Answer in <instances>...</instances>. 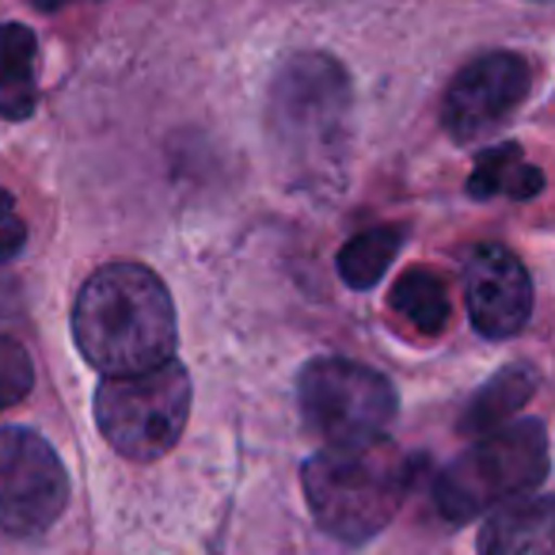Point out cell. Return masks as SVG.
Listing matches in <instances>:
<instances>
[{
    "instance_id": "cell-1",
    "label": "cell",
    "mask_w": 555,
    "mask_h": 555,
    "mask_svg": "<svg viewBox=\"0 0 555 555\" xmlns=\"http://www.w3.org/2000/svg\"><path fill=\"white\" fill-rule=\"evenodd\" d=\"M267 133L294 191L332 194L347 183L354 95L350 77L327 54H294L270 80Z\"/></svg>"
},
{
    "instance_id": "cell-2",
    "label": "cell",
    "mask_w": 555,
    "mask_h": 555,
    "mask_svg": "<svg viewBox=\"0 0 555 555\" xmlns=\"http://www.w3.org/2000/svg\"><path fill=\"white\" fill-rule=\"evenodd\" d=\"M80 354L107 377L145 373L176 358L168 286L141 262H107L85 282L73 309Z\"/></svg>"
},
{
    "instance_id": "cell-3",
    "label": "cell",
    "mask_w": 555,
    "mask_h": 555,
    "mask_svg": "<svg viewBox=\"0 0 555 555\" xmlns=\"http://www.w3.org/2000/svg\"><path fill=\"white\" fill-rule=\"evenodd\" d=\"M305 499L317 521L343 540H370L403 506L411 464L388 438L327 446L305 464Z\"/></svg>"
},
{
    "instance_id": "cell-4",
    "label": "cell",
    "mask_w": 555,
    "mask_h": 555,
    "mask_svg": "<svg viewBox=\"0 0 555 555\" xmlns=\"http://www.w3.org/2000/svg\"><path fill=\"white\" fill-rule=\"evenodd\" d=\"M547 426L540 418L499 426L441 472L434 506L446 521H468L499 502L537 491L547 479Z\"/></svg>"
},
{
    "instance_id": "cell-5",
    "label": "cell",
    "mask_w": 555,
    "mask_h": 555,
    "mask_svg": "<svg viewBox=\"0 0 555 555\" xmlns=\"http://www.w3.org/2000/svg\"><path fill=\"white\" fill-rule=\"evenodd\" d=\"M191 373L171 358L145 373L107 377L95 388V423L126 461H160L183 438L191 418Z\"/></svg>"
},
{
    "instance_id": "cell-6",
    "label": "cell",
    "mask_w": 555,
    "mask_h": 555,
    "mask_svg": "<svg viewBox=\"0 0 555 555\" xmlns=\"http://www.w3.org/2000/svg\"><path fill=\"white\" fill-rule=\"evenodd\" d=\"M301 415L327 446L385 438L396 418V388L385 373L350 358H317L297 380Z\"/></svg>"
},
{
    "instance_id": "cell-7",
    "label": "cell",
    "mask_w": 555,
    "mask_h": 555,
    "mask_svg": "<svg viewBox=\"0 0 555 555\" xmlns=\"http://www.w3.org/2000/svg\"><path fill=\"white\" fill-rule=\"evenodd\" d=\"M69 476L47 438L27 426L0 430V529L35 537L65 514Z\"/></svg>"
},
{
    "instance_id": "cell-8",
    "label": "cell",
    "mask_w": 555,
    "mask_h": 555,
    "mask_svg": "<svg viewBox=\"0 0 555 555\" xmlns=\"http://www.w3.org/2000/svg\"><path fill=\"white\" fill-rule=\"evenodd\" d=\"M532 85V69L517 54H483L468 62L453 77L441 103V122L456 141H476L499 130L509 115L525 103Z\"/></svg>"
},
{
    "instance_id": "cell-9",
    "label": "cell",
    "mask_w": 555,
    "mask_h": 555,
    "mask_svg": "<svg viewBox=\"0 0 555 555\" xmlns=\"http://www.w3.org/2000/svg\"><path fill=\"white\" fill-rule=\"evenodd\" d=\"M464 305L483 339H509L532 317V282L509 247L479 244L464 255Z\"/></svg>"
},
{
    "instance_id": "cell-10",
    "label": "cell",
    "mask_w": 555,
    "mask_h": 555,
    "mask_svg": "<svg viewBox=\"0 0 555 555\" xmlns=\"http://www.w3.org/2000/svg\"><path fill=\"white\" fill-rule=\"evenodd\" d=\"M555 506L544 494H517L499 502L479 529V555H555Z\"/></svg>"
},
{
    "instance_id": "cell-11",
    "label": "cell",
    "mask_w": 555,
    "mask_h": 555,
    "mask_svg": "<svg viewBox=\"0 0 555 555\" xmlns=\"http://www.w3.org/2000/svg\"><path fill=\"white\" fill-rule=\"evenodd\" d=\"M39 42L24 24H0V118L24 122L39 103Z\"/></svg>"
},
{
    "instance_id": "cell-12",
    "label": "cell",
    "mask_w": 555,
    "mask_h": 555,
    "mask_svg": "<svg viewBox=\"0 0 555 555\" xmlns=\"http://www.w3.org/2000/svg\"><path fill=\"white\" fill-rule=\"evenodd\" d=\"M532 392H537V370H532V365H506L499 377L487 380V385L472 396V403L461 415V434L483 438V434L499 430L517 408H525V403L532 400Z\"/></svg>"
},
{
    "instance_id": "cell-13",
    "label": "cell",
    "mask_w": 555,
    "mask_h": 555,
    "mask_svg": "<svg viewBox=\"0 0 555 555\" xmlns=\"http://www.w3.org/2000/svg\"><path fill=\"white\" fill-rule=\"evenodd\" d=\"M544 186V171L521 156V145H494L476 160L468 179L472 198H494V194H509V198H532Z\"/></svg>"
},
{
    "instance_id": "cell-14",
    "label": "cell",
    "mask_w": 555,
    "mask_h": 555,
    "mask_svg": "<svg viewBox=\"0 0 555 555\" xmlns=\"http://www.w3.org/2000/svg\"><path fill=\"white\" fill-rule=\"evenodd\" d=\"M392 309L415 327L418 335H441L449 324V294L441 278L426 267H411L392 286Z\"/></svg>"
},
{
    "instance_id": "cell-15",
    "label": "cell",
    "mask_w": 555,
    "mask_h": 555,
    "mask_svg": "<svg viewBox=\"0 0 555 555\" xmlns=\"http://www.w3.org/2000/svg\"><path fill=\"white\" fill-rule=\"evenodd\" d=\"M400 244H403V229H396V224L358 232V236L347 240L339 251V278L350 289L377 286L380 278H385V270L392 267Z\"/></svg>"
},
{
    "instance_id": "cell-16",
    "label": "cell",
    "mask_w": 555,
    "mask_h": 555,
    "mask_svg": "<svg viewBox=\"0 0 555 555\" xmlns=\"http://www.w3.org/2000/svg\"><path fill=\"white\" fill-rule=\"evenodd\" d=\"M31 380H35L31 354L16 339H0V411L24 400L31 392Z\"/></svg>"
},
{
    "instance_id": "cell-17",
    "label": "cell",
    "mask_w": 555,
    "mask_h": 555,
    "mask_svg": "<svg viewBox=\"0 0 555 555\" xmlns=\"http://www.w3.org/2000/svg\"><path fill=\"white\" fill-rule=\"evenodd\" d=\"M24 240H27V229L20 221H0V259H12V255L24 247Z\"/></svg>"
},
{
    "instance_id": "cell-18",
    "label": "cell",
    "mask_w": 555,
    "mask_h": 555,
    "mask_svg": "<svg viewBox=\"0 0 555 555\" xmlns=\"http://www.w3.org/2000/svg\"><path fill=\"white\" fill-rule=\"evenodd\" d=\"M62 4H69V0H35V9H42V12H57Z\"/></svg>"
},
{
    "instance_id": "cell-19",
    "label": "cell",
    "mask_w": 555,
    "mask_h": 555,
    "mask_svg": "<svg viewBox=\"0 0 555 555\" xmlns=\"http://www.w3.org/2000/svg\"><path fill=\"white\" fill-rule=\"evenodd\" d=\"M12 214V194L9 191H0V221Z\"/></svg>"
}]
</instances>
